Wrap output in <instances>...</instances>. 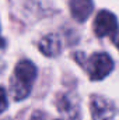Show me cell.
I'll return each mask as SVG.
<instances>
[{
  "instance_id": "obj_8",
  "label": "cell",
  "mask_w": 119,
  "mask_h": 120,
  "mask_svg": "<svg viewBox=\"0 0 119 120\" xmlns=\"http://www.w3.org/2000/svg\"><path fill=\"white\" fill-rule=\"evenodd\" d=\"M7 109V95L6 91L0 87V113Z\"/></svg>"
},
{
  "instance_id": "obj_9",
  "label": "cell",
  "mask_w": 119,
  "mask_h": 120,
  "mask_svg": "<svg viewBox=\"0 0 119 120\" xmlns=\"http://www.w3.org/2000/svg\"><path fill=\"white\" fill-rule=\"evenodd\" d=\"M112 42H114V45L119 49V30H116V32L112 35Z\"/></svg>"
},
{
  "instance_id": "obj_6",
  "label": "cell",
  "mask_w": 119,
  "mask_h": 120,
  "mask_svg": "<svg viewBox=\"0 0 119 120\" xmlns=\"http://www.w3.org/2000/svg\"><path fill=\"white\" fill-rule=\"evenodd\" d=\"M60 49H62V42H60L59 36L55 34L44 36L39 42V50L45 56H49V57L58 56L60 53Z\"/></svg>"
},
{
  "instance_id": "obj_5",
  "label": "cell",
  "mask_w": 119,
  "mask_h": 120,
  "mask_svg": "<svg viewBox=\"0 0 119 120\" xmlns=\"http://www.w3.org/2000/svg\"><path fill=\"white\" fill-rule=\"evenodd\" d=\"M94 10L92 0H70V13L74 20L83 22Z\"/></svg>"
},
{
  "instance_id": "obj_2",
  "label": "cell",
  "mask_w": 119,
  "mask_h": 120,
  "mask_svg": "<svg viewBox=\"0 0 119 120\" xmlns=\"http://www.w3.org/2000/svg\"><path fill=\"white\" fill-rule=\"evenodd\" d=\"M114 68V61L107 53H94L86 63V70L92 81L104 80Z\"/></svg>"
},
{
  "instance_id": "obj_3",
  "label": "cell",
  "mask_w": 119,
  "mask_h": 120,
  "mask_svg": "<svg viewBox=\"0 0 119 120\" xmlns=\"http://www.w3.org/2000/svg\"><path fill=\"white\" fill-rule=\"evenodd\" d=\"M90 110H91L92 120H112L116 113L115 105L109 99L99 96V95L91 96Z\"/></svg>"
},
{
  "instance_id": "obj_7",
  "label": "cell",
  "mask_w": 119,
  "mask_h": 120,
  "mask_svg": "<svg viewBox=\"0 0 119 120\" xmlns=\"http://www.w3.org/2000/svg\"><path fill=\"white\" fill-rule=\"evenodd\" d=\"M58 109L60 113L66 115L70 119H74V116L77 115V105H74L66 95H60L58 99Z\"/></svg>"
},
{
  "instance_id": "obj_11",
  "label": "cell",
  "mask_w": 119,
  "mask_h": 120,
  "mask_svg": "<svg viewBox=\"0 0 119 120\" xmlns=\"http://www.w3.org/2000/svg\"><path fill=\"white\" fill-rule=\"evenodd\" d=\"M3 68H4V64H3V63H1V61H0V71H1V70H3Z\"/></svg>"
},
{
  "instance_id": "obj_1",
  "label": "cell",
  "mask_w": 119,
  "mask_h": 120,
  "mask_svg": "<svg viewBox=\"0 0 119 120\" xmlns=\"http://www.w3.org/2000/svg\"><path fill=\"white\" fill-rule=\"evenodd\" d=\"M36 78V67L30 60H21L16 68L14 74L11 77L10 92L16 101L25 99L31 92L32 84Z\"/></svg>"
},
{
  "instance_id": "obj_10",
  "label": "cell",
  "mask_w": 119,
  "mask_h": 120,
  "mask_svg": "<svg viewBox=\"0 0 119 120\" xmlns=\"http://www.w3.org/2000/svg\"><path fill=\"white\" fill-rule=\"evenodd\" d=\"M4 46V39L1 38V35H0V48H3Z\"/></svg>"
},
{
  "instance_id": "obj_4",
  "label": "cell",
  "mask_w": 119,
  "mask_h": 120,
  "mask_svg": "<svg viewBox=\"0 0 119 120\" xmlns=\"http://www.w3.org/2000/svg\"><path fill=\"white\" fill-rule=\"evenodd\" d=\"M118 30V20L114 13L108 10H101L97 13L94 20V32L97 36L104 38L107 35H114Z\"/></svg>"
}]
</instances>
